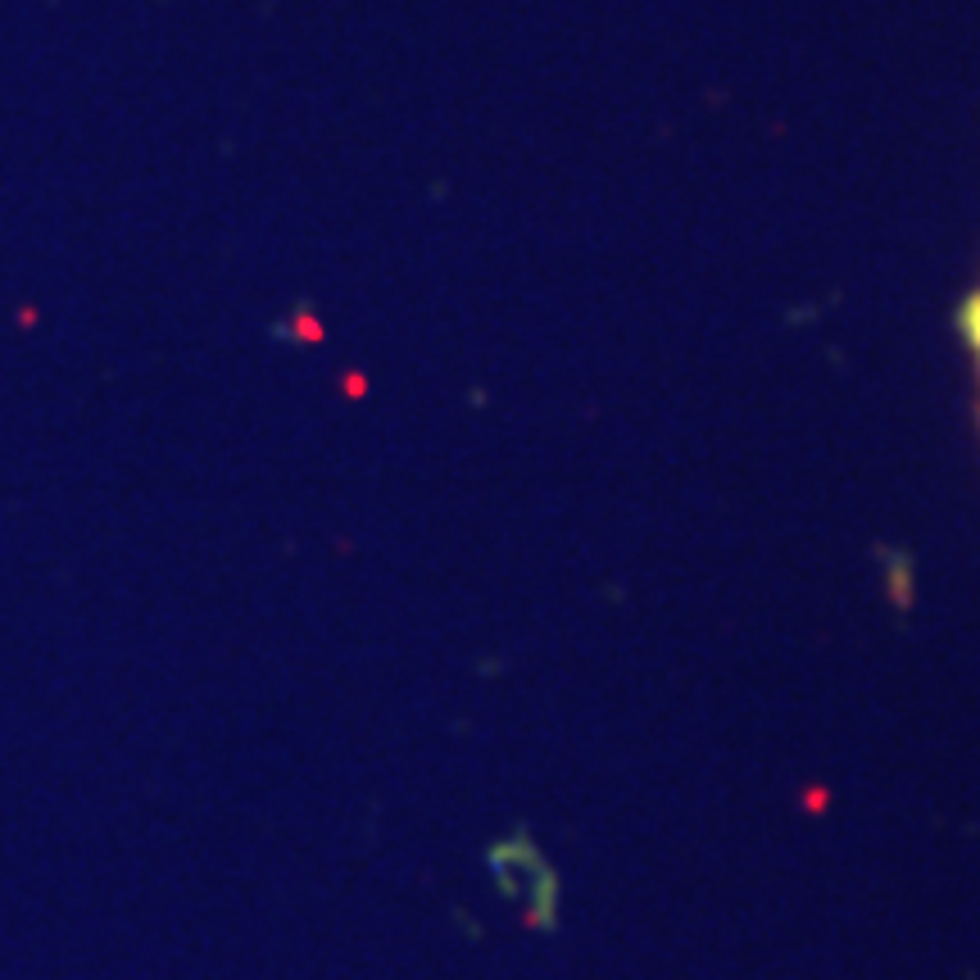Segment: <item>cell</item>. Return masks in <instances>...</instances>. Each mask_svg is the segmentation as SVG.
I'll return each mask as SVG.
<instances>
[{"label":"cell","instance_id":"cell-1","mask_svg":"<svg viewBox=\"0 0 980 980\" xmlns=\"http://www.w3.org/2000/svg\"><path fill=\"white\" fill-rule=\"evenodd\" d=\"M967 336H971V350H976V364H980V291H976V300L967 304Z\"/></svg>","mask_w":980,"mask_h":980}]
</instances>
